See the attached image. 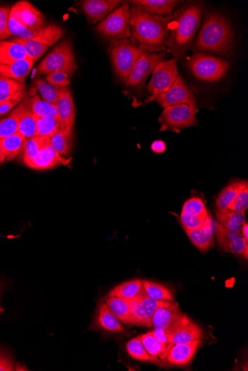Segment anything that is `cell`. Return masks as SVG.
<instances>
[{"instance_id":"d590c367","label":"cell","mask_w":248,"mask_h":371,"mask_svg":"<svg viewBox=\"0 0 248 371\" xmlns=\"http://www.w3.org/2000/svg\"><path fill=\"white\" fill-rule=\"evenodd\" d=\"M143 288L145 294L152 298L161 301H174L173 292L161 284L143 280Z\"/></svg>"},{"instance_id":"680465c9","label":"cell","mask_w":248,"mask_h":371,"mask_svg":"<svg viewBox=\"0 0 248 371\" xmlns=\"http://www.w3.org/2000/svg\"><path fill=\"white\" fill-rule=\"evenodd\" d=\"M2 103H0V104H1Z\"/></svg>"},{"instance_id":"f5cc1de1","label":"cell","mask_w":248,"mask_h":371,"mask_svg":"<svg viewBox=\"0 0 248 371\" xmlns=\"http://www.w3.org/2000/svg\"><path fill=\"white\" fill-rule=\"evenodd\" d=\"M151 149L153 152L161 153L166 150V145H165V143L163 141L156 140L152 143Z\"/></svg>"},{"instance_id":"4dcf8cb0","label":"cell","mask_w":248,"mask_h":371,"mask_svg":"<svg viewBox=\"0 0 248 371\" xmlns=\"http://www.w3.org/2000/svg\"><path fill=\"white\" fill-rule=\"evenodd\" d=\"M144 292L143 280H133L124 282L115 287L108 296L120 297L128 301L138 297Z\"/></svg>"},{"instance_id":"52a82bcc","label":"cell","mask_w":248,"mask_h":371,"mask_svg":"<svg viewBox=\"0 0 248 371\" xmlns=\"http://www.w3.org/2000/svg\"><path fill=\"white\" fill-rule=\"evenodd\" d=\"M141 51L143 50L133 40L125 39L112 43L110 57L118 79L124 82L126 81Z\"/></svg>"},{"instance_id":"d4e9b609","label":"cell","mask_w":248,"mask_h":371,"mask_svg":"<svg viewBox=\"0 0 248 371\" xmlns=\"http://www.w3.org/2000/svg\"><path fill=\"white\" fill-rule=\"evenodd\" d=\"M28 109V99L21 103L8 116L0 121V139L18 132L22 114Z\"/></svg>"},{"instance_id":"e0dca14e","label":"cell","mask_w":248,"mask_h":371,"mask_svg":"<svg viewBox=\"0 0 248 371\" xmlns=\"http://www.w3.org/2000/svg\"><path fill=\"white\" fill-rule=\"evenodd\" d=\"M204 332L202 328L185 315L170 335L169 341L172 346L176 344H186L197 340H202Z\"/></svg>"},{"instance_id":"60d3db41","label":"cell","mask_w":248,"mask_h":371,"mask_svg":"<svg viewBox=\"0 0 248 371\" xmlns=\"http://www.w3.org/2000/svg\"><path fill=\"white\" fill-rule=\"evenodd\" d=\"M22 89V83L0 75V103L8 100Z\"/></svg>"},{"instance_id":"9f6ffc18","label":"cell","mask_w":248,"mask_h":371,"mask_svg":"<svg viewBox=\"0 0 248 371\" xmlns=\"http://www.w3.org/2000/svg\"><path fill=\"white\" fill-rule=\"evenodd\" d=\"M3 292V283L2 280H0V298H1Z\"/></svg>"},{"instance_id":"d6a6232c","label":"cell","mask_w":248,"mask_h":371,"mask_svg":"<svg viewBox=\"0 0 248 371\" xmlns=\"http://www.w3.org/2000/svg\"><path fill=\"white\" fill-rule=\"evenodd\" d=\"M28 106L29 111L37 117L59 119L56 105L41 100L37 94L28 99Z\"/></svg>"},{"instance_id":"cb8c5ba5","label":"cell","mask_w":248,"mask_h":371,"mask_svg":"<svg viewBox=\"0 0 248 371\" xmlns=\"http://www.w3.org/2000/svg\"><path fill=\"white\" fill-rule=\"evenodd\" d=\"M66 163L67 161L54 149L50 142L39 151L36 157L26 165L32 169L47 170Z\"/></svg>"},{"instance_id":"6f0895ef","label":"cell","mask_w":248,"mask_h":371,"mask_svg":"<svg viewBox=\"0 0 248 371\" xmlns=\"http://www.w3.org/2000/svg\"><path fill=\"white\" fill-rule=\"evenodd\" d=\"M3 311V308L1 305H0V314H1Z\"/></svg>"},{"instance_id":"ac0fdd59","label":"cell","mask_w":248,"mask_h":371,"mask_svg":"<svg viewBox=\"0 0 248 371\" xmlns=\"http://www.w3.org/2000/svg\"><path fill=\"white\" fill-rule=\"evenodd\" d=\"M200 340L190 343L176 344L170 347L163 357V364L173 366H183L192 360L199 346Z\"/></svg>"},{"instance_id":"db71d44e","label":"cell","mask_w":248,"mask_h":371,"mask_svg":"<svg viewBox=\"0 0 248 371\" xmlns=\"http://www.w3.org/2000/svg\"><path fill=\"white\" fill-rule=\"evenodd\" d=\"M241 236L245 239V241L248 243V224L247 222L242 226Z\"/></svg>"},{"instance_id":"7bdbcfd3","label":"cell","mask_w":248,"mask_h":371,"mask_svg":"<svg viewBox=\"0 0 248 371\" xmlns=\"http://www.w3.org/2000/svg\"><path fill=\"white\" fill-rule=\"evenodd\" d=\"M126 347L129 355L135 360L152 363V358L147 354L143 341H141L140 336L129 341Z\"/></svg>"},{"instance_id":"9a60e30c","label":"cell","mask_w":248,"mask_h":371,"mask_svg":"<svg viewBox=\"0 0 248 371\" xmlns=\"http://www.w3.org/2000/svg\"><path fill=\"white\" fill-rule=\"evenodd\" d=\"M186 315L182 312L178 303L173 302L168 306L159 308L152 316L154 329H163L170 335Z\"/></svg>"},{"instance_id":"836d02e7","label":"cell","mask_w":248,"mask_h":371,"mask_svg":"<svg viewBox=\"0 0 248 371\" xmlns=\"http://www.w3.org/2000/svg\"><path fill=\"white\" fill-rule=\"evenodd\" d=\"M50 142V137H34L27 139L21 151L23 162L26 165L33 160L39 151Z\"/></svg>"},{"instance_id":"f6af8a7d","label":"cell","mask_w":248,"mask_h":371,"mask_svg":"<svg viewBox=\"0 0 248 371\" xmlns=\"http://www.w3.org/2000/svg\"><path fill=\"white\" fill-rule=\"evenodd\" d=\"M17 363L13 353L0 345V371H15Z\"/></svg>"},{"instance_id":"816d5d0a","label":"cell","mask_w":248,"mask_h":371,"mask_svg":"<svg viewBox=\"0 0 248 371\" xmlns=\"http://www.w3.org/2000/svg\"><path fill=\"white\" fill-rule=\"evenodd\" d=\"M152 332L158 341L164 347L165 350L168 351L171 347L169 341V333L163 329H154Z\"/></svg>"},{"instance_id":"7402d4cb","label":"cell","mask_w":248,"mask_h":371,"mask_svg":"<svg viewBox=\"0 0 248 371\" xmlns=\"http://www.w3.org/2000/svg\"><path fill=\"white\" fill-rule=\"evenodd\" d=\"M133 7L145 13L162 17H171L174 9L182 2L175 0H136L131 1Z\"/></svg>"},{"instance_id":"ab89813d","label":"cell","mask_w":248,"mask_h":371,"mask_svg":"<svg viewBox=\"0 0 248 371\" xmlns=\"http://www.w3.org/2000/svg\"><path fill=\"white\" fill-rule=\"evenodd\" d=\"M35 85H36L38 90L42 95L43 100L54 105H56L65 89L54 86L41 79L36 80Z\"/></svg>"},{"instance_id":"44dd1931","label":"cell","mask_w":248,"mask_h":371,"mask_svg":"<svg viewBox=\"0 0 248 371\" xmlns=\"http://www.w3.org/2000/svg\"><path fill=\"white\" fill-rule=\"evenodd\" d=\"M120 4L118 0H85L81 6L89 22L94 24L103 20Z\"/></svg>"},{"instance_id":"f907efd6","label":"cell","mask_w":248,"mask_h":371,"mask_svg":"<svg viewBox=\"0 0 248 371\" xmlns=\"http://www.w3.org/2000/svg\"><path fill=\"white\" fill-rule=\"evenodd\" d=\"M24 93L25 92L23 91L22 89L17 92L14 97L0 104V116L4 115L10 109H13V107H14L22 100L23 98H24Z\"/></svg>"},{"instance_id":"277c9868","label":"cell","mask_w":248,"mask_h":371,"mask_svg":"<svg viewBox=\"0 0 248 371\" xmlns=\"http://www.w3.org/2000/svg\"><path fill=\"white\" fill-rule=\"evenodd\" d=\"M76 69L72 43L69 40L57 45L37 67L40 75H48L54 73H64L73 75Z\"/></svg>"},{"instance_id":"6da1fadb","label":"cell","mask_w":248,"mask_h":371,"mask_svg":"<svg viewBox=\"0 0 248 371\" xmlns=\"http://www.w3.org/2000/svg\"><path fill=\"white\" fill-rule=\"evenodd\" d=\"M171 17L150 15L133 6L129 8L132 40L143 50L165 53L168 47Z\"/></svg>"},{"instance_id":"1f68e13d","label":"cell","mask_w":248,"mask_h":371,"mask_svg":"<svg viewBox=\"0 0 248 371\" xmlns=\"http://www.w3.org/2000/svg\"><path fill=\"white\" fill-rule=\"evenodd\" d=\"M141 341L145 348L152 358V363L163 364V357L167 351L164 347L154 337L152 332H148L145 334L140 335Z\"/></svg>"},{"instance_id":"8d00e7d4","label":"cell","mask_w":248,"mask_h":371,"mask_svg":"<svg viewBox=\"0 0 248 371\" xmlns=\"http://www.w3.org/2000/svg\"><path fill=\"white\" fill-rule=\"evenodd\" d=\"M38 117L28 109L22 114L18 128V132L27 139L37 137Z\"/></svg>"},{"instance_id":"7a4b0ae2","label":"cell","mask_w":248,"mask_h":371,"mask_svg":"<svg viewBox=\"0 0 248 371\" xmlns=\"http://www.w3.org/2000/svg\"><path fill=\"white\" fill-rule=\"evenodd\" d=\"M203 13V4L197 2L180 7L172 15L168 47L177 61H184L193 44Z\"/></svg>"},{"instance_id":"4fadbf2b","label":"cell","mask_w":248,"mask_h":371,"mask_svg":"<svg viewBox=\"0 0 248 371\" xmlns=\"http://www.w3.org/2000/svg\"><path fill=\"white\" fill-rule=\"evenodd\" d=\"M160 106H168L179 104H187L198 109L196 100L186 82L179 75L172 87L166 92L159 96L155 100Z\"/></svg>"},{"instance_id":"83f0119b","label":"cell","mask_w":248,"mask_h":371,"mask_svg":"<svg viewBox=\"0 0 248 371\" xmlns=\"http://www.w3.org/2000/svg\"><path fill=\"white\" fill-rule=\"evenodd\" d=\"M29 59L24 47L11 41H0V64H10Z\"/></svg>"},{"instance_id":"8fae6325","label":"cell","mask_w":248,"mask_h":371,"mask_svg":"<svg viewBox=\"0 0 248 371\" xmlns=\"http://www.w3.org/2000/svg\"><path fill=\"white\" fill-rule=\"evenodd\" d=\"M131 315L133 326L152 327V319L156 310L163 306H168L174 301H161L148 296L145 291L138 297L131 299Z\"/></svg>"},{"instance_id":"5b68a950","label":"cell","mask_w":248,"mask_h":371,"mask_svg":"<svg viewBox=\"0 0 248 371\" xmlns=\"http://www.w3.org/2000/svg\"><path fill=\"white\" fill-rule=\"evenodd\" d=\"M189 69L197 79L206 82L220 80L228 73L231 65L219 57L196 52L189 59Z\"/></svg>"},{"instance_id":"e575fe53","label":"cell","mask_w":248,"mask_h":371,"mask_svg":"<svg viewBox=\"0 0 248 371\" xmlns=\"http://www.w3.org/2000/svg\"><path fill=\"white\" fill-rule=\"evenodd\" d=\"M26 138L19 132L6 138L0 139L6 160H11L22 151Z\"/></svg>"},{"instance_id":"d6986e66","label":"cell","mask_w":248,"mask_h":371,"mask_svg":"<svg viewBox=\"0 0 248 371\" xmlns=\"http://www.w3.org/2000/svg\"><path fill=\"white\" fill-rule=\"evenodd\" d=\"M55 105L61 129L67 133L73 134L75 107L72 93L67 87L64 89Z\"/></svg>"},{"instance_id":"ba28073f","label":"cell","mask_w":248,"mask_h":371,"mask_svg":"<svg viewBox=\"0 0 248 371\" xmlns=\"http://www.w3.org/2000/svg\"><path fill=\"white\" fill-rule=\"evenodd\" d=\"M198 109L187 105H173L164 107L159 117L160 131L173 130L179 132L182 129L197 125Z\"/></svg>"},{"instance_id":"ffe728a7","label":"cell","mask_w":248,"mask_h":371,"mask_svg":"<svg viewBox=\"0 0 248 371\" xmlns=\"http://www.w3.org/2000/svg\"><path fill=\"white\" fill-rule=\"evenodd\" d=\"M214 225L215 222L208 213L202 226L196 229L185 232L192 243L200 251L205 252L214 245Z\"/></svg>"},{"instance_id":"bcb514c9","label":"cell","mask_w":248,"mask_h":371,"mask_svg":"<svg viewBox=\"0 0 248 371\" xmlns=\"http://www.w3.org/2000/svg\"><path fill=\"white\" fill-rule=\"evenodd\" d=\"M207 216H194V215L191 214L182 213L180 216V222L185 232L194 230L203 225L207 217Z\"/></svg>"},{"instance_id":"484cf974","label":"cell","mask_w":248,"mask_h":371,"mask_svg":"<svg viewBox=\"0 0 248 371\" xmlns=\"http://www.w3.org/2000/svg\"><path fill=\"white\" fill-rule=\"evenodd\" d=\"M34 63L31 59H25L10 64H0V75L22 83L30 74Z\"/></svg>"},{"instance_id":"7dc6e473","label":"cell","mask_w":248,"mask_h":371,"mask_svg":"<svg viewBox=\"0 0 248 371\" xmlns=\"http://www.w3.org/2000/svg\"><path fill=\"white\" fill-rule=\"evenodd\" d=\"M10 8L8 7H0V41L10 37L9 31V19Z\"/></svg>"},{"instance_id":"4316f807","label":"cell","mask_w":248,"mask_h":371,"mask_svg":"<svg viewBox=\"0 0 248 371\" xmlns=\"http://www.w3.org/2000/svg\"><path fill=\"white\" fill-rule=\"evenodd\" d=\"M105 303L112 311V313L124 324L133 326L131 301L120 297L108 296L105 299Z\"/></svg>"},{"instance_id":"f546056e","label":"cell","mask_w":248,"mask_h":371,"mask_svg":"<svg viewBox=\"0 0 248 371\" xmlns=\"http://www.w3.org/2000/svg\"><path fill=\"white\" fill-rule=\"evenodd\" d=\"M217 222L224 229L241 234L242 226L246 222L245 213L232 211H217Z\"/></svg>"},{"instance_id":"11a10c76","label":"cell","mask_w":248,"mask_h":371,"mask_svg":"<svg viewBox=\"0 0 248 371\" xmlns=\"http://www.w3.org/2000/svg\"><path fill=\"white\" fill-rule=\"evenodd\" d=\"M6 160V158L3 153L1 142H0V164L3 163Z\"/></svg>"},{"instance_id":"74e56055","label":"cell","mask_w":248,"mask_h":371,"mask_svg":"<svg viewBox=\"0 0 248 371\" xmlns=\"http://www.w3.org/2000/svg\"><path fill=\"white\" fill-rule=\"evenodd\" d=\"M10 41L18 43L24 47L29 59H31L34 63L36 62L50 47L49 45L34 40L14 38Z\"/></svg>"},{"instance_id":"9c48e42d","label":"cell","mask_w":248,"mask_h":371,"mask_svg":"<svg viewBox=\"0 0 248 371\" xmlns=\"http://www.w3.org/2000/svg\"><path fill=\"white\" fill-rule=\"evenodd\" d=\"M152 74V79L147 86L149 97L146 103L155 100L159 96L172 87L179 76L176 59L173 58L168 61H160L155 66Z\"/></svg>"},{"instance_id":"f35d334b","label":"cell","mask_w":248,"mask_h":371,"mask_svg":"<svg viewBox=\"0 0 248 371\" xmlns=\"http://www.w3.org/2000/svg\"><path fill=\"white\" fill-rule=\"evenodd\" d=\"M51 144L60 154L67 156L73 147V134L60 129L50 138Z\"/></svg>"},{"instance_id":"8992f818","label":"cell","mask_w":248,"mask_h":371,"mask_svg":"<svg viewBox=\"0 0 248 371\" xmlns=\"http://www.w3.org/2000/svg\"><path fill=\"white\" fill-rule=\"evenodd\" d=\"M96 31L103 38L112 43L131 37L129 4H123L114 10L99 24Z\"/></svg>"},{"instance_id":"ee69618b","label":"cell","mask_w":248,"mask_h":371,"mask_svg":"<svg viewBox=\"0 0 248 371\" xmlns=\"http://www.w3.org/2000/svg\"><path fill=\"white\" fill-rule=\"evenodd\" d=\"M182 213L194 215V216H207L208 211L203 199L193 197L187 199L183 206Z\"/></svg>"},{"instance_id":"30bf717a","label":"cell","mask_w":248,"mask_h":371,"mask_svg":"<svg viewBox=\"0 0 248 371\" xmlns=\"http://www.w3.org/2000/svg\"><path fill=\"white\" fill-rule=\"evenodd\" d=\"M8 26L11 35H15L17 38L38 41L49 46L56 44L64 35L60 26L48 25L41 29H29L10 17Z\"/></svg>"},{"instance_id":"c3c4849f","label":"cell","mask_w":248,"mask_h":371,"mask_svg":"<svg viewBox=\"0 0 248 371\" xmlns=\"http://www.w3.org/2000/svg\"><path fill=\"white\" fill-rule=\"evenodd\" d=\"M248 208V187L244 188L229 206V211L245 213Z\"/></svg>"},{"instance_id":"b9f144b4","label":"cell","mask_w":248,"mask_h":371,"mask_svg":"<svg viewBox=\"0 0 248 371\" xmlns=\"http://www.w3.org/2000/svg\"><path fill=\"white\" fill-rule=\"evenodd\" d=\"M61 129L59 119L50 117H38L37 137L54 136Z\"/></svg>"},{"instance_id":"5bb4252c","label":"cell","mask_w":248,"mask_h":371,"mask_svg":"<svg viewBox=\"0 0 248 371\" xmlns=\"http://www.w3.org/2000/svg\"><path fill=\"white\" fill-rule=\"evenodd\" d=\"M10 17L29 29L45 26V19L41 12L27 1H21L15 4L10 8Z\"/></svg>"},{"instance_id":"681fc988","label":"cell","mask_w":248,"mask_h":371,"mask_svg":"<svg viewBox=\"0 0 248 371\" xmlns=\"http://www.w3.org/2000/svg\"><path fill=\"white\" fill-rule=\"evenodd\" d=\"M45 80L51 85L61 88H66L70 83L68 75L60 71L46 75Z\"/></svg>"},{"instance_id":"603a6c76","label":"cell","mask_w":248,"mask_h":371,"mask_svg":"<svg viewBox=\"0 0 248 371\" xmlns=\"http://www.w3.org/2000/svg\"><path fill=\"white\" fill-rule=\"evenodd\" d=\"M90 328L111 333H121L125 330L122 322L112 313L105 302L99 304L96 318H94Z\"/></svg>"},{"instance_id":"3957f363","label":"cell","mask_w":248,"mask_h":371,"mask_svg":"<svg viewBox=\"0 0 248 371\" xmlns=\"http://www.w3.org/2000/svg\"><path fill=\"white\" fill-rule=\"evenodd\" d=\"M192 50L200 53L231 56L233 50V31L228 20L216 11H207Z\"/></svg>"},{"instance_id":"2e32d148","label":"cell","mask_w":248,"mask_h":371,"mask_svg":"<svg viewBox=\"0 0 248 371\" xmlns=\"http://www.w3.org/2000/svg\"><path fill=\"white\" fill-rule=\"evenodd\" d=\"M214 231L219 245L226 252L242 255L247 259L248 243L240 234L228 231L217 222H215Z\"/></svg>"},{"instance_id":"f1b7e54d","label":"cell","mask_w":248,"mask_h":371,"mask_svg":"<svg viewBox=\"0 0 248 371\" xmlns=\"http://www.w3.org/2000/svg\"><path fill=\"white\" fill-rule=\"evenodd\" d=\"M248 187L247 181H235L224 188L219 195L216 205L217 211H228L233 201L238 196L241 191Z\"/></svg>"},{"instance_id":"7c38bea8","label":"cell","mask_w":248,"mask_h":371,"mask_svg":"<svg viewBox=\"0 0 248 371\" xmlns=\"http://www.w3.org/2000/svg\"><path fill=\"white\" fill-rule=\"evenodd\" d=\"M165 57V53H152L141 51L137 61L124 82L126 86L136 89L144 87L147 77L152 74L158 62Z\"/></svg>"}]
</instances>
